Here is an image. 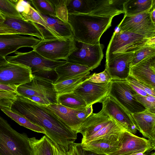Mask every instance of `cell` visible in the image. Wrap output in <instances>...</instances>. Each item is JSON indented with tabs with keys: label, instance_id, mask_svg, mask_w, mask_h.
<instances>
[{
	"label": "cell",
	"instance_id": "33",
	"mask_svg": "<svg viewBox=\"0 0 155 155\" xmlns=\"http://www.w3.org/2000/svg\"><path fill=\"white\" fill-rule=\"evenodd\" d=\"M17 0H0V12L4 16L24 19L17 10L16 4Z\"/></svg>",
	"mask_w": 155,
	"mask_h": 155
},
{
	"label": "cell",
	"instance_id": "29",
	"mask_svg": "<svg viewBox=\"0 0 155 155\" xmlns=\"http://www.w3.org/2000/svg\"><path fill=\"white\" fill-rule=\"evenodd\" d=\"M68 14H89L96 5V0H66Z\"/></svg>",
	"mask_w": 155,
	"mask_h": 155
},
{
	"label": "cell",
	"instance_id": "49",
	"mask_svg": "<svg viewBox=\"0 0 155 155\" xmlns=\"http://www.w3.org/2000/svg\"><path fill=\"white\" fill-rule=\"evenodd\" d=\"M5 19V16L0 12V21H3Z\"/></svg>",
	"mask_w": 155,
	"mask_h": 155
},
{
	"label": "cell",
	"instance_id": "42",
	"mask_svg": "<svg viewBox=\"0 0 155 155\" xmlns=\"http://www.w3.org/2000/svg\"><path fill=\"white\" fill-rule=\"evenodd\" d=\"M30 5L31 4L28 1L23 0H17L16 4V8L21 15L28 13Z\"/></svg>",
	"mask_w": 155,
	"mask_h": 155
},
{
	"label": "cell",
	"instance_id": "23",
	"mask_svg": "<svg viewBox=\"0 0 155 155\" xmlns=\"http://www.w3.org/2000/svg\"><path fill=\"white\" fill-rule=\"evenodd\" d=\"M126 0L96 1V5L90 14L113 18L124 13L123 4Z\"/></svg>",
	"mask_w": 155,
	"mask_h": 155
},
{
	"label": "cell",
	"instance_id": "7",
	"mask_svg": "<svg viewBox=\"0 0 155 155\" xmlns=\"http://www.w3.org/2000/svg\"><path fill=\"white\" fill-rule=\"evenodd\" d=\"M136 94L126 80H112L110 82L108 95L130 114L147 110L136 98Z\"/></svg>",
	"mask_w": 155,
	"mask_h": 155
},
{
	"label": "cell",
	"instance_id": "13",
	"mask_svg": "<svg viewBox=\"0 0 155 155\" xmlns=\"http://www.w3.org/2000/svg\"><path fill=\"white\" fill-rule=\"evenodd\" d=\"M88 78L78 86L73 92L81 97L87 106L98 102L102 103L108 95L110 81L97 83L89 81Z\"/></svg>",
	"mask_w": 155,
	"mask_h": 155
},
{
	"label": "cell",
	"instance_id": "9",
	"mask_svg": "<svg viewBox=\"0 0 155 155\" xmlns=\"http://www.w3.org/2000/svg\"><path fill=\"white\" fill-rule=\"evenodd\" d=\"M117 28L119 30L136 33L147 38L155 37V24L151 20L150 11L134 15H124Z\"/></svg>",
	"mask_w": 155,
	"mask_h": 155
},
{
	"label": "cell",
	"instance_id": "14",
	"mask_svg": "<svg viewBox=\"0 0 155 155\" xmlns=\"http://www.w3.org/2000/svg\"><path fill=\"white\" fill-rule=\"evenodd\" d=\"M120 144V148L110 155L144 153L155 150V142L138 137L128 131L123 133Z\"/></svg>",
	"mask_w": 155,
	"mask_h": 155
},
{
	"label": "cell",
	"instance_id": "30",
	"mask_svg": "<svg viewBox=\"0 0 155 155\" xmlns=\"http://www.w3.org/2000/svg\"><path fill=\"white\" fill-rule=\"evenodd\" d=\"M57 104L74 109L84 108L87 106L84 100L73 92L57 94Z\"/></svg>",
	"mask_w": 155,
	"mask_h": 155
},
{
	"label": "cell",
	"instance_id": "45",
	"mask_svg": "<svg viewBox=\"0 0 155 155\" xmlns=\"http://www.w3.org/2000/svg\"><path fill=\"white\" fill-rule=\"evenodd\" d=\"M26 98L44 105L47 106L51 104L48 100L38 96H31Z\"/></svg>",
	"mask_w": 155,
	"mask_h": 155
},
{
	"label": "cell",
	"instance_id": "20",
	"mask_svg": "<svg viewBox=\"0 0 155 155\" xmlns=\"http://www.w3.org/2000/svg\"><path fill=\"white\" fill-rule=\"evenodd\" d=\"M123 134L117 137L99 139L81 143L82 148L84 150L99 154L110 155L120 147V141Z\"/></svg>",
	"mask_w": 155,
	"mask_h": 155
},
{
	"label": "cell",
	"instance_id": "27",
	"mask_svg": "<svg viewBox=\"0 0 155 155\" xmlns=\"http://www.w3.org/2000/svg\"><path fill=\"white\" fill-rule=\"evenodd\" d=\"M155 0H126L123 4L124 15H134L150 11Z\"/></svg>",
	"mask_w": 155,
	"mask_h": 155
},
{
	"label": "cell",
	"instance_id": "2",
	"mask_svg": "<svg viewBox=\"0 0 155 155\" xmlns=\"http://www.w3.org/2000/svg\"><path fill=\"white\" fill-rule=\"evenodd\" d=\"M113 18L82 14H68V22L75 40L95 45L100 43L102 34L111 26Z\"/></svg>",
	"mask_w": 155,
	"mask_h": 155
},
{
	"label": "cell",
	"instance_id": "15",
	"mask_svg": "<svg viewBox=\"0 0 155 155\" xmlns=\"http://www.w3.org/2000/svg\"><path fill=\"white\" fill-rule=\"evenodd\" d=\"M102 109L110 117L121 124L128 131L134 134L137 128L130 113L109 95L102 102Z\"/></svg>",
	"mask_w": 155,
	"mask_h": 155
},
{
	"label": "cell",
	"instance_id": "44",
	"mask_svg": "<svg viewBox=\"0 0 155 155\" xmlns=\"http://www.w3.org/2000/svg\"><path fill=\"white\" fill-rule=\"evenodd\" d=\"M19 34L15 30L4 23L3 21H0V34Z\"/></svg>",
	"mask_w": 155,
	"mask_h": 155
},
{
	"label": "cell",
	"instance_id": "47",
	"mask_svg": "<svg viewBox=\"0 0 155 155\" xmlns=\"http://www.w3.org/2000/svg\"><path fill=\"white\" fill-rule=\"evenodd\" d=\"M155 5H154L150 10V15L152 21L155 24Z\"/></svg>",
	"mask_w": 155,
	"mask_h": 155
},
{
	"label": "cell",
	"instance_id": "40",
	"mask_svg": "<svg viewBox=\"0 0 155 155\" xmlns=\"http://www.w3.org/2000/svg\"><path fill=\"white\" fill-rule=\"evenodd\" d=\"M126 80L128 83H131L144 91L148 94L155 97V89L137 81L130 75Z\"/></svg>",
	"mask_w": 155,
	"mask_h": 155
},
{
	"label": "cell",
	"instance_id": "31",
	"mask_svg": "<svg viewBox=\"0 0 155 155\" xmlns=\"http://www.w3.org/2000/svg\"><path fill=\"white\" fill-rule=\"evenodd\" d=\"M29 141L34 155H53L51 140L46 136L40 139L35 137L30 138Z\"/></svg>",
	"mask_w": 155,
	"mask_h": 155
},
{
	"label": "cell",
	"instance_id": "39",
	"mask_svg": "<svg viewBox=\"0 0 155 155\" xmlns=\"http://www.w3.org/2000/svg\"><path fill=\"white\" fill-rule=\"evenodd\" d=\"M88 80L97 83H104L110 82L112 80L107 70H104L100 73H94L90 75Z\"/></svg>",
	"mask_w": 155,
	"mask_h": 155
},
{
	"label": "cell",
	"instance_id": "46",
	"mask_svg": "<svg viewBox=\"0 0 155 155\" xmlns=\"http://www.w3.org/2000/svg\"><path fill=\"white\" fill-rule=\"evenodd\" d=\"M17 87L10 85L0 84V91L17 93L16 90Z\"/></svg>",
	"mask_w": 155,
	"mask_h": 155
},
{
	"label": "cell",
	"instance_id": "48",
	"mask_svg": "<svg viewBox=\"0 0 155 155\" xmlns=\"http://www.w3.org/2000/svg\"><path fill=\"white\" fill-rule=\"evenodd\" d=\"M6 57L0 56V67L7 62Z\"/></svg>",
	"mask_w": 155,
	"mask_h": 155
},
{
	"label": "cell",
	"instance_id": "41",
	"mask_svg": "<svg viewBox=\"0 0 155 155\" xmlns=\"http://www.w3.org/2000/svg\"><path fill=\"white\" fill-rule=\"evenodd\" d=\"M73 155H106L99 154L91 151L83 149L81 143H73L71 145Z\"/></svg>",
	"mask_w": 155,
	"mask_h": 155
},
{
	"label": "cell",
	"instance_id": "51",
	"mask_svg": "<svg viewBox=\"0 0 155 155\" xmlns=\"http://www.w3.org/2000/svg\"><path fill=\"white\" fill-rule=\"evenodd\" d=\"M150 155H155V152H152Z\"/></svg>",
	"mask_w": 155,
	"mask_h": 155
},
{
	"label": "cell",
	"instance_id": "3",
	"mask_svg": "<svg viewBox=\"0 0 155 155\" xmlns=\"http://www.w3.org/2000/svg\"><path fill=\"white\" fill-rule=\"evenodd\" d=\"M0 155H34L27 135L14 129L1 116Z\"/></svg>",
	"mask_w": 155,
	"mask_h": 155
},
{
	"label": "cell",
	"instance_id": "18",
	"mask_svg": "<svg viewBox=\"0 0 155 155\" xmlns=\"http://www.w3.org/2000/svg\"><path fill=\"white\" fill-rule=\"evenodd\" d=\"M113 118L102 109L98 113H92L87 117L80 126L78 133L82 135L81 143L108 124Z\"/></svg>",
	"mask_w": 155,
	"mask_h": 155
},
{
	"label": "cell",
	"instance_id": "12",
	"mask_svg": "<svg viewBox=\"0 0 155 155\" xmlns=\"http://www.w3.org/2000/svg\"><path fill=\"white\" fill-rule=\"evenodd\" d=\"M134 52L115 53L106 55L105 69L111 80H125L129 75L130 63Z\"/></svg>",
	"mask_w": 155,
	"mask_h": 155
},
{
	"label": "cell",
	"instance_id": "50",
	"mask_svg": "<svg viewBox=\"0 0 155 155\" xmlns=\"http://www.w3.org/2000/svg\"><path fill=\"white\" fill-rule=\"evenodd\" d=\"M130 155H146V154L144 153H135V154H130Z\"/></svg>",
	"mask_w": 155,
	"mask_h": 155
},
{
	"label": "cell",
	"instance_id": "1",
	"mask_svg": "<svg viewBox=\"0 0 155 155\" xmlns=\"http://www.w3.org/2000/svg\"><path fill=\"white\" fill-rule=\"evenodd\" d=\"M11 110L43 129L45 135L64 151H68L77 139L78 133L45 105L18 94Z\"/></svg>",
	"mask_w": 155,
	"mask_h": 155
},
{
	"label": "cell",
	"instance_id": "6",
	"mask_svg": "<svg viewBox=\"0 0 155 155\" xmlns=\"http://www.w3.org/2000/svg\"><path fill=\"white\" fill-rule=\"evenodd\" d=\"M32 74L33 77L30 81L17 87V94L25 97L38 96L48 100L51 104L57 103V93L53 85L54 82L40 74Z\"/></svg>",
	"mask_w": 155,
	"mask_h": 155
},
{
	"label": "cell",
	"instance_id": "8",
	"mask_svg": "<svg viewBox=\"0 0 155 155\" xmlns=\"http://www.w3.org/2000/svg\"><path fill=\"white\" fill-rule=\"evenodd\" d=\"M15 54L14 56L6 57L7 61L29 67L32 74L39 71L54 70L57 67L67 62L48 59L33 50L26 52L16 51Z\"/></svg>",
	"mask_w": 155,
	"mask_h": 155
},
{
	"label": "cell",
	"instance_id": "43",
	"mask_svg": "<svg viewBox=\"0 0 155 155\" xmlns=\"http://www.w3.org/2000/svg\"><path fill=\"white\" fill-rule=\"evenodd\" d=\"M51 143L52 147L53 155H73V152L71 146L68 150L65 151L59 148L51 140Z\"/></svg>",
	"mask_w": 155,
	"mask_h": 155
},
{
	"label": "cell",
	"instance_id": "24",
	"mask_svg": "<svg viewBox=\"0 0 155 155\" xmlns=\"http://www.w3.org/2000/svg\"><path fill=\"white\" fill-rule=\"evenodd\" d=\"M57 78L54 83L71 79L91 71L85 66L67 62L57 67L55 69Z\"/></svg>",
	"mask_w": 155,
	"mask_h": 155
},
{
	"label": "cell",
	"instance_id": "32",
	"mask_svg": "<svg viewBox=\"0 0 155 155\" xmlns=\"http://www.w3.org/2000/svg\"><path fill=\"white\" fill-rule=\"evenodd\" d=\"M0 108L7 115L19 125L34 131L45 134V131L43 129L33 123L24 116L13 111L11 109L2 107Z\"/></svg>",
	"mask_w": 155,
	"mask_h": 155
},
{
	"label": "cell",
	"instance_id": "21",
	"mask_svg": "<svg viewBox=\"0 0 155 155\" xmlns=\"http://www.w3.org/2000/svg\"><path fill=\"white\" fill-rule=\"evenodd\" d=\"M137 130L148 139L155 142V113L146 110L130 114Z\"/></svg>",
	"mask_w": 155,
	"mask_h": 155
},
{
	"label": "cell",
	"instance_id": "38",
	"mask_svg": "<svg viewBox=\"0 0 155 155\" xmlns=\"http://www.w3.org/2000/svg\"><path fill=\"white\" fill-rule=\"evenodd\" d=\"M135 97L140 103L143 105L148 110L155 113V97L148 95L143 96L136 94Z\"/></svg>",
	"mask_w": 155,
	"mask_h": 155
},
{
	"label": "cell",
	"instance_id": "35",
	"mask_svg": "<svg viewBox=\"0 0 155 155\" xmlns=\"http://www.w3.org/2000/svg\"><path fill=\"white\" fill-rule=\"evenodd\" d=\"M28 2L40 14L48 16L57 18L54 7L49 0H30Z\"/></svg>",
	"mask_w": 155,
	"mask_h": 155
},
{
	"label": "cell",
	"instance_id": "17",
	"mask_svg": "<svg viewBox=\"0 0 155 155\" xmlns=\"http://www.w3.org/2000/svg\"><path fill=\"white\" fill-rule=\"evenodd\" d=\"M129 75L155 89V55L144 59L130 67Z\"/></svg>",
	"mask_w": 155,
	"mask_h": 155
},
{
	"label": "cell",
	"instance_id": "28",
	"mask_svg": "<svg viewBox=\"0 0 155 155\" xmlns=\"http://www.w3.org/2000/svg\"><path fill=\"white\" fill-rule=\"evenodd\" d=\"M90 72L83 73L75 78L57 83L53 86L58 94L73 92L75 88L89 76Z\"/></svg>",
	"mask_w": 155,
	"mask_h": 155
},
{
	"label": "cell",
	"instance_id": "4",
	"mask_svg": "<svg viewBox=\"0 0 155 155\" xmlns=\"http://www.w3.org/2000/svg\"><path fill=\"white\" fill-rule=\"evenodd\" d=\"M149 45H155V37L147 38L131 32L116 30L109 42L106 55L115 53L134 52Z\"/></svg>",
	"mask_w": 155,
	"mask_h": 155
},
{
	"label": "cell",
	"instance_id": "5",
	"mask_svg": "<svg viewBox=\"0 0 155 155\" xmlns=\"http://www.w3.org/2000/svg\"><path fill=\"white\" fill-rule=\"evenodd\" d=\"M78 49L73 37L43 39L33 48L46 58L54 61H67L69 56Z\"/></svg>",
	"mask_w": 155,
	"mask_h": 155
},
{
	"label": "cell",
	"instance_id": "10",
	"mask_svg": "<svg viewBox=\"0 0 155 155\" xmlns=\"http://www.w3.org/2000/svg\"><path fill=\"white\" fill-rule=\"evenodd\" d=\"M81 43V47L71 54L67 61L86 66L92 71L101 64L104 46L100 43L95 45Z\"/></svg>",
	"mask_w": 155,
	"mask_h": 155
},
{
	"label": "cell",
	"instance_id": "34",
	"mask_svg": "<svg viewBox=\"0 0 155 155\" xmlns=\"http://www.w3.org/2000/svg\"><path fill=\"white\" fill-rule=\"evenodd\" d=\"M155 55V45L143 46L134 52L133 58L130 63V68L144 59Z\"/></svg>",
	"mask_w": 155,
	"mask_h": 155
},
{
	"label": "cell",
	"instance_id": "11",
	"mask_svg": "<svg viewBox=\"0 0 155 155\" xmlns=\"http://www.w3.org/2000/svg\"><path fill=\"white\" fill-rule=\"evenodd\" d=\"M33 76L25 65L7 61L0 67V84L18 87L30 81Z\"/></svg>",
	"mask_w": 155,
	"mask_h": 155
},
{
	"label": "cell",
	"instance_id": "26",
	"mask_svg": "<svg viewBox=\"0 0 155 155\" xmlns=\"http://www.w3.org/2000/svg\"><path fill=\"white\" fill-rule=\"evenodd\" d=\"M38 13L60 38L73 37L71 27L68 22L57 18L44 15Z\"/></svg>",
	"mask_w": 155,
	"mask_h": 155
},
{
	"label": "cell",
	"instance_id": "25",
	"mask_svg": "<svg viewBox=\"0 0 155 155\" xmlns=\"http://www.w3.org/2000/svg\"><path fill=\"white\" fill-rule=\"evenodd\" d=\"M22 16L24 19L35 23L41 28L44 34V39L60 38L39 15L38 12L31 5L28 13Z\"/></svg>",
	"mask_w": 155,
	"mask_h": 155
},
{
	"label": "cell",
	"instance_id": "16",
	"mask_svg": "<svg viewBox=\"0 0 155 155\" xmlns=\"http://www.w3.org/2000/svg\"><path fill=\"white\" fill-rule=\"evenodd\" d=\"M41 40L33 36H26L18 34H0V56L6 57L19 48H32Z\"/></svg>",
	"mask_w": 155,
	"mask_h": 155
},
{
	"label": "cell",
	"instance_id": "19",
	"mask_svg": "<svg viewBox=\"0 0 155 155\" xmlns=\"http://www.w3.org/2000/svg\"><path fill=\"white\" fill-rule=\"evenodd\" d=\"M46 106L66 125L78 133L79 128L83 122L78 118L77 115L85 107L74 109L57 103L51 104Z\"/></svg>",
	"mask_w": 155,
	"mask_h": 155
},
{
	"label": "cell",
	"instance_id": "36",
	"mask_svg": "<svg viewBox=\"0 0 155 155\" xmlns=\"http://www.w3.org/2000/svg\"><path fill=\"white\" fill-rule=\"evenodd\" d=\"M54 9L56 17L68 22V13L66 0H50Z\"/></svg>",
	"mask_w": 155,
	"mask_h": 155
},
{
	"label": "cell",
	"instance_id": "37",
	"mask_svg": "<svg viewBox=\"0 0 155 155\" xmlns=\"http://www.w3.org/2000/svg\"><path fill=\"white\" fill-rule=\"evenodd\" d=\"M17 95L15 93L0 91V108L11 109Z\"/></svg>",
	"mask_w": 155,
	"mask_h": 155
},
{
	"label": "cell",
	"instance_id": "22",
	"mask_svg": "<svg viewBox=\"0 0 155 155\" xmlns=\"http://www.w3.org/2000/svg\"><path fill=\"white\" fill-rule=\"evenodd\" d=\"M4 23L12 28L21 35L35 36L44 39L43 31L36 24L24 19L5 16Z\"/></svg>",
	"mask_w": 155,
	"mask_h": 155
}]
</instances>
